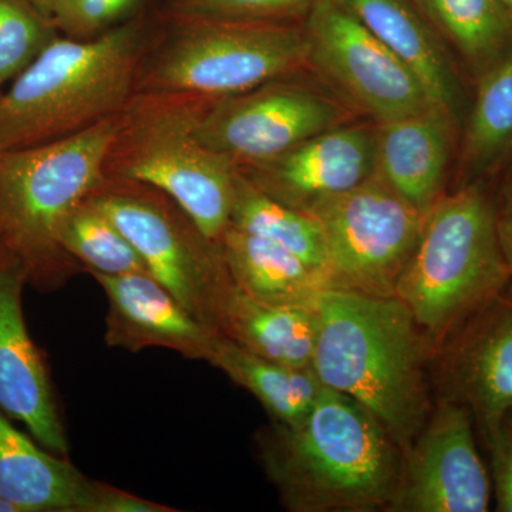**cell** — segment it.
<instances>
[{
	"instance_id": "obj_1",
	"label": "cell",
	"mask_w": 512,
	"mask_h": 512,
	"mask_svg": "<svg viewBox=\"0 0 512 512\" xmlns=\"http://www.w3.org/2000/svg\"><path fill=\"white\" fill-rule=\"evenodd\" d=\"M313 312L319 382L362 404L406 450L434 409L431 353L412 313L396 296L346 289L320 293Z\"/></svg>"
},
{
	"instance_id": "obj_2",
	"label": "cell",
	"mask_w": 512,
	"mask_h": 512,
	"mask_svg": "<svg viewBox=\"0 0 512 512\" xmlns=\"http://www.w3.org/2000/svg\"><path fill=\"white\" fill-rule=\"evenodd\" d=\"M259 457L293 512L389 511L403 450L362 404L323 386L295 424L261 431Z\"/></svg>"
},
{
	"instance_id": "obj_3",
	"label": "cell",
	"mask_w": 512,
	"mask_h": 512,
	"mask_svg": "<svg viewBox=\"0 0 512 512\" xmlns=\"http://www.w3.org/2000/svg\"><path fill=\"white\" fill-rule=\"evenodd\" d=\"M153 39L144 18L90 39L56 36L0 93V154L74 136L121 113Z\"/></svg>"
},
{
	"instance_id": "obj_4",
	"label": "cell",
	"mask_w": 512,
	"mask_h": 512,
	"mask_svg": "<svg viewBox=\"0 0 512 512\" xmlns=\"http://www.w3.org/2000/svg\"><path fill=\"white\" fill-rule=\"evenodd\" d=\"M512 282L493 201L476 184L443 194L424 214L419 241L396 286L431 359L474 313Z\"/></svg>"
},
{
	"instance_id": "obj_5",
	"label": "cell",
	"mask_w": 512,
	"mask_h": 512,
	"mask_svg": "<svg viewBox=\"0 0 512 512\" xmlns=\"http://www.w3.org/2000/svg\"><path fill=\"white\" fill-rule=\"evenodd\" d=\"M212 100L194 94H134L121 110L104 175L163 191L218 244L231 221L237 168L195 134Z\"/></svg>"
},
{
	"instance_id": "obj_6",
	"label": "cell",
	"mask_w": 512,
	"mask_h": 512,
	"mask_svg": "<svg viewBox=\"0 0 512 512\" xmlns=\"http://www.w3.org/2000/svg\"><path fill=\"white\" fill-rule=\"evenodd\" d=\"M138 70L136 93H180L222 99L308 72L303 26L228 22L168 15Z\"/></svg>"
},
{
	"instance_id": "obj_7",
	"label": "cell",
	"mask_w": 512,
	"mask_h": 512,
	"mask_svg": "<svg viewBox=\"0 0 512 512\" xmlns=\"http://www.w3.org/2000/svg\"><path fill=\"white\" fill-rule=\"evenodd\" d=\"M120 113L82 133L0 154V245L28 272L69 265L64 222L104 180Z\"/></svg>"
},
{
	"instance_id": "obj_8",
	"label": "cell",
	"mask_w": 512,
	"mask_h": 512,
	"mask_svg": "<svg viewBox=\"0 0 512 512\" xmlns=\"http://www.w3.org/2000/svg\"><path fill=\"white\" fill-rule=\"evenodd\" d=\"M89 200L137 249L150 275L195 318L217 330L222 302L232 288L220 244L151 185L104 177Z\"/></svg>"
},
{
	"instance_id": "obj_9",
	"label": "cell",
	"mask_w": 512,
	"mask_h": 512,
	"mask_svg": "<svg viewBox=\"0 0 512 512\" xmlns=\"http://www.w3.org/2000/svg\"><path fill=\"white\" fill-rule=\"evenodd\" d=\"M306 212L322 227L335 289L394 296L419 241L423 212L375 174Z\"/></svg>"
},
{
	"instance_id": "obj_10",
	"label": "cell",
	"mask_w": 512,
	"mask_h": 512,
	"mask_svg": "<svg viewBox=\"0 0 512 512\" xmlns=\"http://www.w3.org/2000/svg\"><path fill=\"white\" fill-rule=\"evenodd\" d=\"M301 72L212 100L195 128L205 147L235 167L266 160L357 114L315 76Z\"/></svg>"
},
{
	"instance_id": "obj_11",
	"label": "cell",
	"mask_w": 512,
	"mask_h": 512,
	"mask_svg": "<svg viewBox=\"0 0 512 512\" xmlns=\"http://www.w3.org/2000/svg\"><path fill=\"white\" fill-rule=\"evenodd\" d=\"M308 72L375 124L434 106L419 80L338 0H320L302 23Z\"/></svg>"
},
{
	"instance_id": "obj_12",
	"label": "cell",
	"mask_w": 512,
	"mask_h": 512,
	"mask_svg": "<svg viewBox=\"0 0 512 512\" xmlns=\"http://www.w3.org/2000/svg\"><path fill=\"white\" fill-rule=\"evenodd\" d=\"M473 414L439 400L409 447L390 512H485L493 483L478 453Z\"/></svg>"
},
{
	"instance_id": "obj_13",
	"label": "cell",
	"mask_w": 512,
	"mask_h": 512,
	"mask_svg": "<svg viewBox=\"0 0 512 512\" xmlns=\"http://www.w3.org/2000/svg\"><path fill=\"white\" fill-rule=\"evenodd\" d=\"M507 291L474 313L431 359L439 400L466 406L485 439L512 412V292Z\"/></svg>"
},
{
	"instance_id": "obj_14",
	"label": "cell",
	"mask_w": 512,
	"mask_h": 512,
	"mask_svg": "<svg viewBox=\"0 0 512 512\" xmlns=\"http://www.w3.org/2000/svg\"><path fill=\"white\" fill-rule=\"evenodd\" d=\"M237 171L274 200L306 212L375 174V123L352 121Z\"/></svg>"
},
{
	"instance_id": "obj_15",
	"label": "cell",
	"mask_w": 512,
	"mask_h": 512,
	"mask_svg": "<svg viewBox=\"0 0 512 512\" xmlns=\"http://www.w3.org/2000/svg\"><path fill=\"white\" fill-rule=\"evenodd\" d=\"M26 266L0 245V410L57 456L69 451L52 384L22 308Z\"/></svg>"
},
{
	"instance_id": "obj_16",
	"label": "cell",
	"mask_w": 512,
	"mask_h": 512,
	"mask_svg": "<svg viewBox=\"0 0 512 512\" xmlns=\"http://www.w3.org/2000/svg\"><path fill=\"white\" fill-rule=\"evenodd\" d=\"M90 274L109 299L106 343L110 348L130 352L165 348L187 359L210 362L220 333L195 318L153 275Z\"/></svg>"
},
{
	"instance_id": "obj_17",
	"label": "cell",
	"mask_w": 512,
	"mask_h": 512,
	"mask_svg": "<svg viewBox=\"0 0 512 512\" xmlns=\"http://www.w3.org/2000/svg\"><path fill=\"white\" fill-rule=\"evenodd\" d=\"M457 117L439 106L375 124V175L426 214L443 197Z\"/></svg>"
},
{
	"instance_id": "obj_18",
	"label": "cell",
	"mask_w": 512,
	"mask_h": 512,
	"mask_svg": "<svg viewBox=\"0 0 512 512\" xmlns=\"http://www.w3.org/2000/svg\"><path fill=\"white\" fill-rule=\"evenodd\" d=\"M419 80L434 106L457 117L461 89L444 42L413 0H338Z\"/></svg>"
},
{
	"instance_id": "obj_19",
	"label": "cell",
	"mask_w": 512,
	"mask_h": 512,
	"mask_svg": "<svg viewBox=\"0 0 512 512\" xmlns=\"http://www.w3.org/2000/svg\"><path fill=\"white\" fill-rule=\"evenodd\" d=\"M37 444L0 410V495L23 512H90L97 483Z\"/></svg>"
},
{
	"instance_id": "obj_20",
	"label": "cell",
	"mask_w": 512,
	"mask_h": 512,
	"mask_svg": "<svg viewBox=\"0 0 512 512\" xmlns=\"http://www.w3.org/2000/svg\"><path fill=\"white\" fill-rule=\"evenodd\" d=\"M218 244L232 284L255 301L313 309L320 293L335 289L326 272L269 239L228 227Z\"/></svg>"
},
{
	"instance_id": "obj_21",
	"label": "cell",
	"mask_w": 512,
	"mask_h": 512,
	"mask_svg": "<svg viewBox=\"0 0 512 512\" xmlns=\"http://www.w3.org/2000/svg\"><path fill=\"white\" fill-rule=\"evenodd\" d=\"M217 330L256 356L311 369L316 338L313 309L266 305L232 284L221 306Z\"/></svg>"
},
{
	"instance_id": "obj_22",
	"label": "cell",
	"mask_w": 512,
	"mask_h": 512,
	"mask_svg": "<svg viewBox=\"0 0 512 512\" xmlns=\"http://www.w3.org/2000/svg\"><path fill=\"white\" fill-rule=\"evenodd\" d=\"M210 363L238 386L254 394L278 424L298 423L312 409L323 384L312 369H301L256 356L220 335Z\"/></svg>"
},
{
	"instance_id": "obj_23",
	"label": "cell",
	"mask_w": 512,
	"mask_h": 512,
	"mask_svg": "<svg viewBox=\"0 0 512 512\" xmlns=\"http://www.w3.org/2000/svg\"><path fill=\"white\" fill-rule=\"evenodd\" d=\"M478 77L512 50V12L503 0H413Z\"/></svg>"
},
{
	"instance_id": "obj_24",
	"label": "cell",
	"mask_w": 512,
	"mask_h": 512,
	"mask_svg": "<svg viewBox=\"0 0 512 512\" xmlns=\"http://www.w3.org/2000/svg\"><path fill=\"white\" fill-rule=\"evenodd\" d=\"M512 150V50L481 74L461 143V177L470 181ZM461 185V187H464Z\"/></svg>"
},
{
	"instance_id": "obj_25",
	"label": "cell",
	"mask_w": 512,
	"mask_h": 512,
	"mask_svg": "<svg viewBox=\"0 0 512 512\" xmlns=\"http://www.w3.org/2000/svg\"><path fill=\"white\" fill-rule=\"evenodd\" d=\"M229 227L274 241L332 278L325 235L318 220L259 191L238 171Z\"/></svg>"
},
{
	"instance_id": "obj_26",
	"label": "cell",
	"mask_w": 512,
	"mask_h": 512,
	"mask_svg": "<svg viewBox=\"0 0 512 512\" xmlns=\"http://www.w3.org/2000/svg\"><path fill=\"white\" fill-rule=\"evenodd\" d=\"M60 245L70 258L82 262L89 272L150 274L137 249L89 198L64 222Z\"/></svg>"
},
{
	"instance_id": "obj_27",
	"label": "cell",
	"mask_w": 512,
	"mask_h": 512,
	"mask_svg": "<svg viewBox=\"0 0 512 512\" xmlns=\"http://www.w3.org/2000/svg\"><path fill=\"white\" fill-rule=\"evenodd\" d=\"M56 32L28 0H0V89L40 55Z\"/></svg>"
},
{
	"instance_id": "obj_28",
	"label": "cell",
	"mask_w": 512,
	"mask_h": 512,
	"mask_svg": "<svg viewBox=\"0 0 512 512\" xmlns=\"http://www.w3.org/2000/svg\"><path fill=\"white\" fill-rule=\"evenodd\" d=\"M320 0H170L168 15L228 22L301 25Z\"/></svg>"
},
{
	"instance_id": "obj_29",
	"label": "cell",
	"mask_w": 512,
	"mask_h": 512,
	"mask_svg": "<svg viewBox=\"0 0 512 512\" xmlns=\"http://www.w3.org/2000/svg\"><path fill=\"white\" fill-rule=\"evenodd\" d=\"M143 0H56L50 22L73 39L99 36L123 22Z\"/></svg>"
},
{
	"instance_id": "obj_30",
	"label": "cell",
	"mask_w": 512,
	"mask_h": 512,
	"mask_svg": "<svg viewBox=\"0 0 512 512\" xmlns=\"http://www.w3.org/2000/svg\"><path fill=\"white\" fill-rule=\"evenodd\" d=\"M495 510L512 512V412L487 437Z\"/></svg>"
},
{
	"instance_id": "obj_31",
	"label": "cell",
	"mask_w": 512,
	"mask_h": 512,
	"mask_svg": "<svg viewBox=\"0 0 512 512\" xmlns=\"http://www.w3.org/2000/svg\"><path fill=\"white\" fill-rule=\"evenodd\" d=\"M173 508L167 505L143 500L126 491L117 490L110 485H96L94 501L90 512H173Z\"/></svg>"
},
{
	"instance_id": "obj_32",
	"label": "cell",
	"mask_w": 512,
	"mask_h": 512,
	"mask_svg": "<svg viewBox=\"0 0 512 512\" xmlns=\"http://www.w3.org/2000/svg\"><path fill=\"white\" fill-rule=\"evenodd\" d=\"M493 205L498 239L512 274V175Z\"/></svg>"
},
{
	"instance_id": "obj_33",
	"label": "cell",
	"mask_w": 512,
	"mask_h": 512,
	"mask_svg": "<svg viewBox=\"0 0 512 512\" xmlns=\"http://www.w3.org/2000/svg\"><path fill=\"white\" fill-rule=\"evenodd\" d=\"M45 18L50 20V13H52L53 6L56 0H28Z\"/></svg>"
},
{
	"instance_id": "obj_34",
	"label": "cell",
	"mask_w": 512,
	"mask_h": 512,
	"mask_svg": "<svg viewBox=\"0 0 512 512\" xmlns=\"http://www.w3.org/2000/svg\"><path fill=\"white\" fill-rule=\"evenodd\" d=\"M0 512H23L22 508L18 507L12 501H9L8 498L2 497L0 495Z\"/></svg>"
},
{
	"instance_id": "obj_35",
	"label": "cell",
	"mask_w": 512,
	"mask_h": 512,
	"mask_svg": "<svg viewBox=\"0 0 512 512\" xmlns=\"http://www.w3.org/2000/svg\"><path fill=\"white\" fill-rule=\"evenodd\" d=\"M503 2L505 3V6H507V8L512 12V0H503Z\"/></svg>"
}]
</instances>
